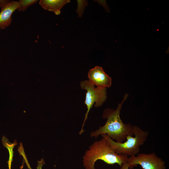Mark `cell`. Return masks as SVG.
Instances as JSON below:
<instances>
[{
	"label": "cell",
	"instance_id": "obj_9",
	"mask_svg": "<svg viewBox=\"0 0 169 169\" xmlns=\"http://www.w3.org/2000/svg\"><path fill=\"white\" fill-rule=\"evenodd\" d=\"M38 1L37 0H20L18 1L19 6L17 9L20 12L24 11L28 7Z\"/></svg>",
	"mask_w": 169,
	"mask_h": 169
},
{
	"label": "cell",
	"instance_id": "obj_5",
	"mask_svg": "<svg viewBox=\"0 0 169 169\" xmlns=\"http://www.w3.org/2000/svg\"><path fill=\"white\" fill-rule=\"evenodd\" d=\"M127 162L130 169H133L138 165L143 169L166 168L165 161L154 152L148 154L139 153L137 156H129Z\"/></svg>",
	"mask_w": 169,
	"mask_h": 169
},
{
	"label": "cell",
	"instance_id": "obj_10",
	"mask_svg": "<svg viewBox=\"0 0 169 169\" xmlns=\"http://www.w3.org/2000/svg\"><path fill=\"white\" fill-rule=\"evenodd\" d=\"M8 140L7 139V140H6V143H3V145H5V146L7 147L9 151V157L8 161V166L9 169H11V163L13 160V149L14 148L15 146L17 143L16 142H14L13 143H10L8 142Z\"/></svg>",
	"mask_w": 169,
	"mask_h": 169
},
{
	"label": "cell",
	"instance_id": "obj_8",
	"mask_svg": "<svg viewBox=\"0 0 169 169\" xmlns=\"http://www.w3.org/2000/svg\"><path fill=\"white\" fill-rule=\"evenodd\" d=\"M69 0H40L39 5L44 9L54 12L56 15L60 13V10Z\"/></svg>",
	"mask_w": 169,
	"mask_h": 169
},
{
	"label": "cell",
	"instance_id": "obj_2",
	"mask_svg": "<svg viewBox=\"0 0 169 169\" xmlns=\"http://www.w3.org/2000/svg\"><path fill=\"white\" fill-rule=\"evenodd\" d=\"M101 136V139L95 141L90 146L83 157V166L85 169H95V163L98 160L108 164H117L120 167L127 162L128 156L116 154L106 138Z\"/></svg>",
	"mask_w": 169,
	"mask_h": 169
},
{
	"label": "cell",
	"instance_id": "obj_6",
	"mask_svg": "<svg viewBox=\"0 0 169 169\" xmlns=\"http://www.w3.org/2000/svg\"><path fill=\"white\" fill-rule=\"evenodd\" d=\"M89 81L94 85L100 88L111 87V78L100 67L96 66L90 69L88 74Z\"/></svg>",
	"mask_w": 169,
	"mask_h": 169
},
{
	"label": "cell",
	"instance_id": "obj_7",
	"mask_svg": "<svg viewBox=\"0 0 169 169\" xmlns=\"http://www.w3.org/2000/svg\"><path fill=\"white\" fill-rule=\"evenodd\" d=\"M19 6L18 1L0 0V28L4 29L12 22V15L17 9Z\"/></svg>",
	"mask_w": 169,
	"mask_h": 169
},
{
	"label": "cell",
	"instance_id": "obj_4",
	"mask_svg": "<svg viewBox=\"0 0 169 169\" xmlns=\"http://www.w3.org/2000/svg\"><path fill=\"white\" fill-rule=\"evenodd\" d=\"M81 88L86 90L84 103L86 105L87 111L85 114L81 128L79 132L81 135L84 131L83 128L85 122L88 118V114L90 109L94 105L96 107L101 106L105 102L107 98L106 88H100L95 87L88 80L81 81L80 83Z\"/></svg>",
	"mask_w": 169,
	"mask_h": 169
},
{
	"label": "cell",
	"instance_id": "obj_12",
	"mask_svg": "<svg viewBox=\"0 0 169 169\" xmlns=\"http://www.w3.org/2000/svg\"><path fill=\"white\" fill-rule=\"evenodd\" d=\"M129 166L127 162L123 164L120 167V169H129Z\"/></svg>",
	"mask_w": 169,
	"mask_h": 169
},
{
	"label": "cell",
	"instance_id": "obj_11",
	"mask_svg": "<svg viewBox=\"0 0 169 169\" xmlns=\"http://www.w3.org/2000/svg\"><path fill=\"white\" fill-rule=\"evenodd\" d=\"M45 164V162L43 159L42 158L41 159V161H38V165L37 167V169H42V167L44 164Z\"/></svg>",
	"mask_w": 169,
	"mask_h": 169
},
{
	"label": "cell",
	"instance_id": "obj_13",
	"mask_svg": "<svg viewBox=\"0 0 169 169\" xmlns=\"http://www.w3.org/2000/svg\"><path fill=\"white\" fill-rule=\"evenodd\" d=\"M23 167V164L21 166L20 169H22Z\"/></svg>",
	"mask_w": 169,
	"mask_h": 169
},
{
	"label": "cell",
	"instance_id": "obj_3",
	"mask_svg": "<svg viewBox=\"0 0 169 169\" xmlns=\"http://www.w3.org/2000/svg\"><path fill=\"white\" fill-rule=\"evenodd\" d=\"M132 131L135 137L128 136L126 137V141L122 143L115 141L106 134L101 135L106 138L110 145L115 150L116 154L131 156L139 154L140 146L146 141L149 134L148 131H144L136 125H133Z\"/></svg>",
	"mask_w": 169,
	"mask_h": 169
},
{
	"label": "cell",
	"instance_id": "obj_1",
	"mask_svg": "<svg viewBox=\"0 0 169 169\" xmlns=\"http://www.w3.org/2000/svg\"><path fill=\"white\" fill-rule=\"evenodd\" d=\"M128 95L127 94L125 95L123 100L120 103H118L116 110L110 108L104 110L102 117L107 119V121L104 125L91 132V137L96 138L100 135L106 134L113 140H115L116 142L122 143L126 139L127 136L134 135L133 125L129 123H124L120 116L122 105Z\"/></svg>",
	"mask_w": 169,
	"mask_h": 169
}]
</instances>
